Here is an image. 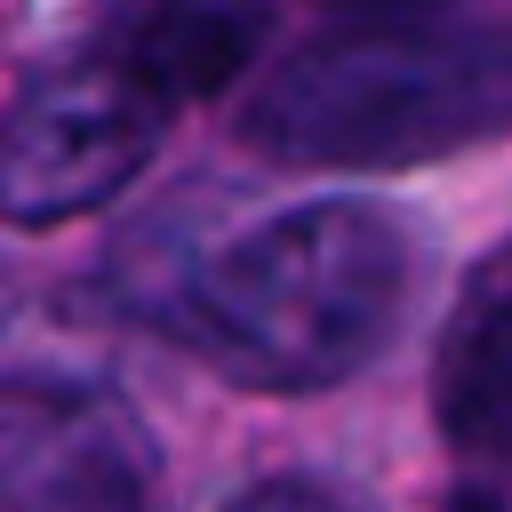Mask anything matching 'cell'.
<instances>
[{"instance_id": "1", "label": "cell", "mask_w": 512, "mask_h": 512, "mask_svg": "<svg viewBox=\"0 0 512 512\" xmlns=\"http://www.w3.org/2000/svg\"><path fill=\"white\" fill-rule=\"evenodd\" d=\"M416 240L392 208L304 200L232 232L168 296V328L256 392H328L408 320Z\"/></svg>"}, {"instance_id": "2", "label": "cell", "mask_w": 512, "mask_h": 512, "mask_svg": "<svg viewBox=\"0 0 512 512\" xmlns=\"http://www.w3.org/2000/svg\"><path fill=\"white\" fill-rule=\"evenodd\" d=\"M512 128V32L456 16H344L296 40L240 136L288 168H408Z\"/></svg>"}, {"instance_id": "3", "label": "cell", "mask_w": 512, "mask_h": 512, "mask_svg": "<svg viewBox=\"0 0 512 512\" xmlns=\"http://www.w3.org/2000/svg\"><path fill=\"white\" fill-rule=\"evenodd\" d=\"M168 96L104 40L32 72L0 112V224H72L104 208L168 136Z\"/></svg>"}, {"instance_id": "4", "label": "cell", "mask_w": 512, "mask_h": 512, "mask_svg": "<svg viewBox=\"0 0 512 512\" xmlns=\"http://www.w3.org/2000/svg\"><path fill=\"white\" fill-rule=\"evenodd\" d=\"M0 512H160V448L96 376L0 384Z\"/></svg>"}, {"instance_id": "5", "label": "cell", "mask_w": 512, "mask_h": 512, "mask_svg": "<svg viewBox=\"0 0 512 512\" xmlns=\"http://www.w3.org/2000/svg\"><path fill=\"white\" fill-rule=\"evenodd\" d=\"M432 416L456 456L512 472V248H496L464 280V296L440 328Z\"/></svg>"}, {"instance_id": "6", "label": "cell", "mask_w": 512, "mask_h": 512, "mask_svg": "<svg viewBox=\"0 0 512 512\" xmlns=\"http://www.w3.org/2000/svg\"><path fill=\"white\" fill-rule=\"evenodd\" d=\"M264 40V16H224V8H160V16H120L112 24V48L168 96V104H192V96H216L248 48Z\"/></svg>"}, {"instance_id": "7", "label": "cell", "mask_w": 512, "mask_h": 512, "mask_svg": "<svg viewBox=\"0 0 512 512\" xmlns=\"http://www.w3.org/2000/svg\"><path fill=\"white\" fill-rule=\"evenodd\" d=\"M224 512H344L320 480H256V488H240Z\"/></svg>"}]
</instances>
